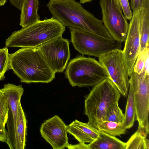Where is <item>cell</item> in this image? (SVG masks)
Wrapping results in <instances>:
<instances>
[{
	"label": "cell",
	"mask_w": 149,
	"mask_h": 149,
	"mask_svg": "<svg viewBox=\"0 0 149 149\" xmlns=\"http://www.w3.org/2000/svg\"><path fill=\"white\" fill-rule=\"evenodd\" d=\"M46 6L52 17L65 26L81 29L107 40H115L102 20L75 0H49Z\"/></svg>",
	"instance_id": "1"
},
{
	"label": "cell",
	"mask_w": 149,
	"mask_h": 149,
	"mask_svg": "<svg viewBox=\"0 0 149 149\" xmlns=\"http://www.w3.org/2000/svg\"><path fill=\"white\" fill-rule=\"evenodd\" d=\"M10 54V66L20 82L47 83L55 73L45 60L38 47H23Z\"/></svg>",
	"instance_id": "2"
},
{
	"label": "cell",
	"mask_w": 149,
	"mask_h": 149,
	"mask_svg": "<svg viewBox=\"0 0 149 149\" xmlns=\"http://www.w3.org/2000/svg\"><path fill=\"white\" fill-rule=\"evenodd\" d=\"M62 23L53 17L40 20L12 33L6 40V46L38 47L47 42L62 37L65 30Z\"/></svg>",
	"instance_id": "3"
},
{
	"label": "cell",
	"mask_w": 149,
	"mask_h": 149,
	"mask_svg": "<svg viewBox=\"0 0 149 149\" xmlns=\"http://www.w3.org/2000/svg\"><path fill=\"white\" fill-rule=\"evenodd\" d=\"M120 93L109 78L104 79L93 86L85 100L84 113L88 123L97 128V125L105 120L109 107L118 102Z\"/></svg>",
	"instance_id": "4"
},
{
	"label": "cell",
	"mask_w": 149,
	"mask_h": 149,
	"mask_svg": "<svg viewBox=\"0 0 149 149\" xmlns=\"http://www.w3.org/2000/svg\"><path fill=\"white\" fill-rule=\"evenodd\" d=\"M65 73L73 87L94 86L109 78L106 70L99 61L94 58L83 56L71 60Z\"/></svg>",
	"instance_id": "5"
},
{
	"label": "cell",
	"mask_w": 149,
	"mask_h": 149,
	"mask_svg": "<svg viewBox=\"0 0 149 149\" xmlns=\"http://www.w3.org/2000/svg\"><path fill=\"white\" fill-rule=\"evenodd\" d=\"M70 29L73 46L83 55L98 58L104 53L121 49V43L115 40H109L79 29L70 27Z\"/></svg>",
	"instance_id": "6"
},
{
	"label": "cell",
	"mask_w": 149,
	"mask_h": 149,
	"mask_svg": "<svg viewBox=\"0 0 149 149\" xmlns=\"http://www.w3.org/2000/svg\"><path fill=\"white\" fill-rule=\"evenodd\" d=\"M130 85L133 90L138 122V130L147 136L149 132V75L144 70L139 74L133 71L130 77Z\"/></svg>",
	"instance_id": "7"
},
{
	"label": "cell",
	"mask_w": 149,
	"mask_h": 149,
	"mask_svg": "<svg viewBox=\"0 0 149 149\" xmlns=\"http://www.w3.org/2000/svg\"><path fill=\"white\" fill-rule=\"evenodd\" d=\"M102 21L113 39L121 43L126 39L129 24L117 0H100Z\"/></svg>",
	"instance_id": "8"
},
{
	"label": "cell",
	"mask_w": 149,
	"mask_h": 149,
	"mask_svg": "<svg viewBox=\"0 0 149 149\" xmlns=\"http://www.w3.org/2000/svg\"><path fill=\"white\" fill-rule=\"evenodd\" d=\"M122 52L121 49H117L104 53L98 58L99 62L106 70L109 78L116 86L120 94L126 97L129 88V79Z\"/></svg>",
	"instance_id": "9"
},
{
	"label": "cell",
	"mask_w": 149,
	"mask_h": 149,
	"mask_svg": "<svg viewBox=\"0 0 149 149\" xmlns=\"http://www.w3.org/2000/svg\"><path fill=\"white\" fill-rule=\"evenodd\" d=\"M7 97L8 111L6 124V143L10 149H18L17 136V117L19 104L24 89L21 85L8 83L0 89Z\"/></svg>",
	"instance_id": "10"
},
{
	"label": "cell",
	"mask_w": 149,
	"mask_h": 149,
	"mask_svg": "<svg viewBox=\"0 0 149 149\" xmlns=\"http://www.w3.org/2000/svg\"><path fill=\"white\" fill-rule=\"evenodd\" d=\"M68 40L61 37L45 43L38 48L46 62L56 73L63 72L70 57Z\"/></svg>",
	"instance_id": "11"
},
{
	"label": "cell",
	"mask_w": 149,
	"mask_h": 149,
	"mask_svg": "<svg viewBox=\"0 0 149 149\" xmlns=\"http://www.w3.org/2000/svg\"><path fill=\"white\" fill-rule=\"evenodd\" d=\"M140 8L133 12L132 17L129 24L124 49L122 50L124 64L129 77L133 72L134 64L140 51Z\"/></svg>",
	"instance_id": "12"
},
{
	"label": "cell",
	"mask_w": 149,
	"mask_h": 149,
	"mask_svg": "<svg viewBox=\"0 0 149 149\" xmlns=\"http://www.w3.org/2000/svg\"><path fill=\"white\" fill-rule=\"evenodd\" d=\"M40 132L42 138L53 149H64L69 144L67 126L57 115L42 123Z\"/></svg>",
	"instance_id": "13"
},
{
	"label": "cell",
	"mask_w": 149,
	"mask_h": 149,
	"mask_svg": "<svg viewBox=\"0 0 149 149\" xmlns=\"http://www.w3.org/2000/svg\"><path fill=\"white\" fill-rule=\"evenodd\" d=\"M68 133L73 136L79 143H92L99 136V130L89 123L77 120L67 126Z\"/></svg>",
	"instance_id": "14"
},
{
	"label": "cell",
	"mask_w": 149,
	"mask_h": 149,
	"mask_svg": "<svg viewBox=\"0 0 149 149\" xmlns=\"http://www.w3.org/2000/svg\"><path fill=\"white\" fill-rule=\"evenodd\" d=\"M38 0H23L19 25L24 28L40 20Z\"/></svg>",
	"instance_id": "15"
},
{
	"label": "cell",
	"mask_w": 149,
	"mask_h": 149,
	"mask_svg": "<svg viewBox=\"0 0 149 149\" xmlns=\"http://www.w3.org/2000/svg\"><path fill=\"white\" fill-rule=\"evenodd\" d=\"M89 145L90 149H126V143L100 130L98 138Z\"/></svg>",
	"instance_id": "16"
},
{
	"label": "cell",
	"mask_w": 149,
	"mask_h": 149,
	"mask_svg": "<svg viewBox=\"0 0 149 149\" xmlns=\"http://www.w3.org/2000/svg\"><path fill=\"white\" fill-rule=\"evenodd\" d=\"M139 26L141 52L149 46V9L140 8Z\"/></svg>",
	"instance_id": "17"
},
{
	"label": "cell",
	"mask_w": 149,
	"mask_h": 149,
	"mask_svg": "<svg viewBox=\"0 0 149 149\" xmlns=\"http://www.w3.org/2000/svg\"><path fill=\"white\" fill-rule=\"evenodd\" d=\"M27 121L21 103L19 105L17 117L18 149H24L26 145Z\"/></svg>",
	"instance_id": "18"
},
{
	"label": "cell",
	"mask_w": 149,
	"mask_h": 149,
	"mask_svg": "<svg viewBox=\"0 0 149 149\" xmlns=\"http://www.w3.org/2000/svg\"><path fill=\"white\" fill-rule=\"evenodd\" d=\"M8 111L7 97L0 89V141L6 142V123Z\"/></svg>",
	"instance_id": "19"
},
{
	"label": "cell",
	"mask_w": 149,
	"mask_h": 149,
	"mask_svg": "<svg viewBox=\"0 0 149 149\" xmlns=\"http://www.w3.org/2000/svg\"><path fill=\"white\" fill-rule=\"evenodd\" d=\"M126 106L123 125L126 129L133 125L136 117V109L132 89L130 85Z\"/></svg>",
	"instance_id": "20"
},
{
	"label": "cell",
	"mask_w": 149,
	"mask_h": 149,
	"mask_svg": "<svg viewBox=\"0 0 149 149\" xmlns=\"http://www.w3.org/2000/svg\"><path fill=\"white\" fill-rule=\"evenodd\" d=\"M97 128L109 135L121 136L125 134L126 129L123 123L110 121H104L99 124Z\"/></svg>",
	"instance_id": "21"
},
{
	"label": "cell",
	"mask_w": 149,
	"mask_h": 149,
	"mask_svg": "<svg viewBox=\"0 0 149 149\" xmlns=\"http://www.w3.org/2000/svg\"><path fill=\"white\" fill-rule=\"evenodd\" d=\"M146 137L137 130L126 143V149H149V141Z\"/></svg>",
	"instance_id": "22"
},
{
	"label": "cell",
	"mask_w": 149,
	"mask_h": 149,
	"mask_svg": "<svg viewBox=\"0 0 149 149\" xmlns=\"http://www.w3.org/2000/svg\"><path fill=\"white\" fill-rule=\"evenodd\" d=\"M124 114L118 106V102L110 105L106 113L105 120L123 124Z\"/></svg>",
	"instance_id": "23"
},
{
	"label": "cell",
	"mask_w": 149,
	"mask_h": 149,
	"mask_svg": "<svg viewBox=\"0 0 149 149\" xmlns=\"http://www.w3.org/2000/svg\"><path fill=\"white\" fill-rule=\"evenodd\" d=\"M10 59V54L7 47L0 48V81L4 80L5 73L11 69Z\"/></svg>",
	"instance_id": "24"
},
{
	"label": "cell",
	"mask_w": 149,
	"mask_h": 149,
	"mask_svg": "<svg viewBox=\"0 0 149 149\" xmlns=\"http://www.w3.org/2000/svg\"><path fill=\"white\" fill-rule=\"evenodd\" d=\"M148 49L149 46L140 52L136 59L133 71L138 74H141L144 70L145 63Z\"/></svg>",
	"instance_id": "25"
},
{
	"label": "cell",
	"mask_w": 149,
	"mask_h": 149,
	"mask_svg": "<svg viewBox=\"0 0 149 149\" xmlns=\"http://www.w3.org/2000/svg\"><path fill=\"white\" fill-rule=\"evenodd\" d=\"M119 4L124 15L126 19L130 20L133 15L128 0H117Z\"/></svg>",
	"instance_id": "26"
},
{
	"label": "cell",
	"mask_w": 149,
	"mask_h": 149,
	"mask_svg": "<svg viewBox=\"0 0 149 149\" xmlns=\"http://www.w3.org/2000/svg\"><path fill=\"white\" fill-rule=\"evenodd\" d=\"M66 148L69 149H90L89 144L81 143L75 145L69 144Z\"/></svg>",
	"instance_id": "27"
},
{
	"label": "cell",
	"mask_w": 149,
	"mask_h": 149,
	"mask_svg": "<svg viewBox=\"0 0 149 149\" xmlns=\"http://www.w3.org/2000/svg\"><path fill=\"white\" fill-rule=\"evenodd\" d=\"M142 0H131V7L133 12L141 7Z\"/></svg>",
	"instance_id": "28"
},
{
	"label": "cell",
	"mask_w": 149,
	"mask_h": 149,
	"mask_svg": "<svg viewBox=\"0 0 149 149\" xmlns=\"http://www.w3.org/2000/svg\"><path fill=\"white\" fill-rule=\"evenodd\" d=\"M10 4L21 10L23 0H9Z\"/></svg>",
	"instance_id": "29"
},
{
	"label": "cell",
	"mask_w": 149,
	"mask_h": 149,
	"mask_svg": "<svg viewBox=\"0 0 149 149\" xmlns=\"http://www.w3.org/2000/svg\"><path fill=\"white\" fill-rule=\"evenodd\" d=\"M149 50L148 49L147 51L146 58L145 60L144 71L148 75H149Z\"/></svg>",
	"instance_id": "30"
},
{
	"label": "cell",
	"mask_w": 149,
	"mask_h": 149,
	"mask_svg": "<svg viewBox=\"0 0 149 149\" xmlns=\"http://www.w3.org/2000/svg\"><path fill=\"white\" fill-rule=\"evenodd\" d=\"M141 7L149 9V0H142Z\"/></svg>",
	"instance_id": "31"
},
{
	"label": "cell",
	"mask_w": 149,
	"mask_h": 149,
	"mask_svg": "<svg viewBox=\"0 0 149 149\" xmlns=\"http://www.w3.org/2000/svg\"><path fill=\"white\" fill-rule=\"evenodd\" d=\"M93 0H80V3H89L92 1Z\"/></svg>",
	"instance_id": "32"
},
{
	"label": "cell",
	"mask_w": 149,
	"mask_h": 149,
	"mask_svg": "<svg viewBox=\"0 0 149 149\" xmlns=\"http://www.w3.org/2000/svg\"><path fill=\"white\" fill-rule=\"evenodd\" d=\"M7 0H0V6H4Z\"/></svg>",
	"instance_id": "33"
}]
</instances>
